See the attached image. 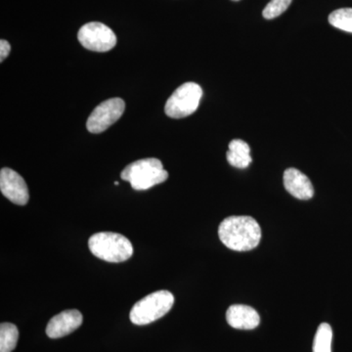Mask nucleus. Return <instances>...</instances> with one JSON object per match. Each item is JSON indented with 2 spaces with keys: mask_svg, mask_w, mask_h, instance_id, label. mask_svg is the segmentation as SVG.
<instances>
[{
  "mask_svg": "<svg viewBox=\"0 0 352 352\" xmlns=\"http://www.w3.org/2000/svg\"><path fill=\"white\" fill-rule=\"evenodd\" d=\"M219 236L223 245L232 251H251L261 242V229L251 217H229L220 223Z\"/></svg>",
  "mask_w": 352,
  "mask_h": 352,
  "instance_id": "nucleus-1",
  "label": "nucleus"
},
{
  "mask_svg": "<svg viewBox=\"0 0 352 352\" xmlns=\"http://www.w3.org/2000/svg\"><path fill=\"white\" fill-rule=\"evenodd\" d=\"M120 177L131 183L134 190L143 191L166 182L168 173L160 160L148 157L129 164L120 173Z\"/></svg>",
  "mask_w": 352,
  "mask_h": 352,
  "instance_id": "nucleus-2",
  "label": "nucleus"
},
{
  "mask_svg": "<svg viewBox=\"0 0 352 352\" xmlns=\"http://www.w3.org/2000/svg\"><path fill=\"white\" fill-rule=\"evenodd\" d=\"M90 252L96 258L108 263H119L126 261L133 254L131 241L122 234L99 232L88 240Z\"/></svg>",
  "mask_w": 352,
  "mask_h": 352,
  "instance_id": "nucleus-3",
  "label": "nucleus"
},
{
  "mask_svg": "<svg viewBox=\"0 0 352 352\" xmlns=\"http://www.w3.org/2000/svg\"><path fill=\"white\" fill-rule=\"evenodd\" d=\"M175 296L168 291H157L144 296L131 308L129 318L135 325L153 323L164 316L173 307Z\"/></svg>",
  "mask_w": 352,
  "mask_h": 352,
  "instance_id": "nucleus-4",
  "label": "nucleus"
},
{
  "mask_svg": "<svg viewBox=\"0 0 352 352\" xmlns=\"http://www.w3.org/2000/svg\"><path fill=\"white\" fill-rule=\"evenodd\" d=\"M203 96V89L195 82L180 85L166 101L164 112L173 119H182L195 113Z\"/></svg>",
  "mask_w": 352,
  "mask_h": 352,
  "instance_id": "nucleus-5",
  "label": "nucleus"
},
{
  "mask_svg": "<svg viewBox=\"0 0 352 352\" xmlns=\"http://www.w3.org/2000/svg\"><path fill=\"white\" fill-rule=\"evenodd\" d=\"M78 39L83 47L94 52H108L117 44L115 32L99 22L87 23L80 28Z\"/></svg>",
  "mask_w": 352,
  "mask_h": 352,
  "instance_id": "nucleus-6",
  "label": "nucleus"
},
{
  "mask_svg": "<svg viewBox=\"0 0 352 352\" xmlns=\"http://www.w3.org/2000/svg\"><path fill=\"white\" fill-rule=\"evenodd\" d=\"M126 103L120 98H111L103 101L90 113L87 122V131L98 134L105 131L122 118Z\"/></svg>",
  "mask_w": 352,
  "mask_h": 352,
  "instance_id": "nucleus-7",
  "label": "nucleus"
},
{
  "mask_svg": "<svg viewBox=\"0 0 352 352\" xmlns=\"http://www.w3.org/2000/svg\"><path fill=\"white\" fill-rule=\"evenodd\" d=\"M0 191L16 205L25 206L29 201V189L24 178L11 168L0 171Z\"/></svg>",
  "mask_w": 352,
  "mask_h": 352,
  "instance_id": "nucleus-8",
  "label": "nucleus"
},
{
  "mask_svg": "<svg viewBox=\"0 0 352 352\" xmlns=\"http://www.w3.org/2000/svg\"><path fill=\"white\" fill-rule=\"evenodd\" d=\"M83 317L78 310H65L55 315L46 326V335L50 339H59L75 332L82 324Z\"/></svg>",
  "mask_w": 352,
  "mask_h": 352,
  "instance_id": "nucleus-9",
  "label": "nucleus"
},
{
  "mask_svg": "<svg viewBox=\"0 0 352 352\" xmlns=\"http://www.w3.org/2000/svg\"><path fill=\"white\" fill-rule=\"evenodd\" d=\"M285 189L298 200H309L314 197V185L302 171L288 168L284 173Z\"/></svg>",
  "mask_w": 352,
  "mask_h": 352,
  "instance_id": "nucleus-10",
  "label": "nucleus"
},
{
  "mask_svg": "<svg viewBox=\"0 0 352 352\" xmlns=\"http://www.w3.org/2000/svg\"><path fill=\"white\" fill-rule=\"evenodd\" d=\"M227 323L234 329L252 330L261 323V317L254 308L249 305H234L226 312Z\"/></svg>",
  "mask_w": 352,
  "mask_h": 352,
  "instance_id": "nucleus-11",
  "label": "nucleus"
},
{
  "mask_svg": "<svg viewBox=\"0 0 352 352\" xmlns=\"http://www.w3.org/2000/svg\"><path fill=\"white\" fill-rule=\"evenodd\" d=\"M250 151L251 149L248 143L241 139H234L229 143V150L226 153L227 161L234 168H248L252 161Z\"/></svg>",
  "mask_w": 352,
  "mask_h": 352,
  "instance_id": "nucleus-12",
  "label": "nucleus"
},
{
  "mask_svg": "<svg viewBox=\"0 0 352 352\" xmlns=\"http://www.w3.org/2000/svg\"><path fill=\"white\" fill-rule=\"evenodd\" d=\"M19 331L12 323L0 325V352H12L17 346Z\"/></svg>",
  "mask_w": 352,
  "mask_h": 352,
  "instance_id": "nucleus-13",
  "label": "nucleus"
},
{
  "mask_svg": "<svg viewBox=\"0 0 352 352\" xmlns=\"http://www.w3.org/2000/svg\"><path fill=\"white\" fill-rule=\"evenodd\" d=\"M333 330L328 323H322L317 329L312 352H332Z\"/></svg>",
  "mask_w": 352,
  "mask_h": 352,
  "instance_id": "nucleus-14",
  "label": "nucleus"
},
{
  "mask_svg": "<svg viewBox=\"0 0 352 352\" xmlns=\"http://www.w3.org/2000/svg\"><path fill=\"white\" fill-rule=\"evenodd\" d=\"M329 23L342 31L352 32V8H342L329 16Z\"/></svg>",
  "mask_w": 352,
  "mask_h": 352,
  "instance_id": "nucleus-15",
  "label": "nucleus"
},
{
  "mask_svg": "<svg viewBox=\"0 0 352 352\" xmlns=\"http://www.w3.org/2000/svg\"><path fill=\"white\" fill-rule=\"evenodd\" d=\"M293 0H271L263 11V17L271 20L279 17L289 8Z\"/></svg>",
  "mask_w": 352,
  "mask_h": 352,
  "instance_id": "nucleus-16",
  "label": "nucleus"
},
{
  "mask_svg": "<svg viewBox=\"0 0 352 352\" xmlns=\"http://www.w3.org/2000/svg\"><path fill=\"white\" fill-rule=\"evenodd\" d=\"M11 51V45L6 39L0 41V62H3Z\"/></svg>",
  "mask_w": 352,
  "mask_h": 352,
  "instance_id": "nucleus-17",
  "label": "nucleus"
},
{
  "mask_svg": "<svg viewBox=\"0 0 352 352\" xmlns=\"http://www.w3.org/2000/svg\"><path fill=\"white\" fill-rule=\"evenodd\" d=\"M233 1H239V0H233Z\"/></svg>",
  "mask_w": 352,
  "mask_h": 352,
  "instance_id": "nucleus-18",
  "label": "nucleus"
}]
</instances>
